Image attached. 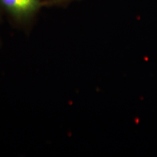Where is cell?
Masks as SVG:
<instances>
[{
  "label": "cell",
  "instance_id": "cell-1",
  "mask_svg": "<svg viewBox=\"0 0 157 157\" xmlns=\"http://www.w3.org/2000/svg\"><path fill=\"white\" fill-rule=\"evenodd\" d=\"M44 5L42 0H0V6L19 23L28 22Z\"/></svg>",
  "mask_w": 157,
  "mask_h": 157
},
{
  "label": "cell",
  "instance_id": "cell-2",
  "mask_svg": "<svg viewBox=\"0 0 157 157\" xmlns=\"http://www.w3.org/2000/svg\"><path fill=\"white\" fill-rule=\"evenodd\" d=\"M44 4L63 5L69 2L72 0H42Z\"/></svg>",
  "mask_w": 157,
  "mask_h": 157
}]
</instances>
